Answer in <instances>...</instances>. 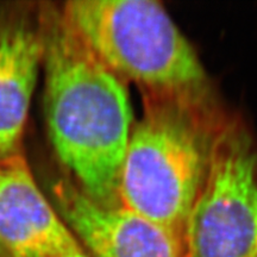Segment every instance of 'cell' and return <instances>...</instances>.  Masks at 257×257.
Returning a JSON list of instances; mask_svg holds the SVG:
<instances>
[{"label": "cell", "instance_id": "6", "mask_svg": "<svg viewBox=\"0 0 257 257\" xmlns=\"http://www.w3.org/2000/svg\"><path fill=\"white\" fill-rule=\"evenodd\" d=\"M0 243L10 257H62L83 250L19 153L0 160Z\"/></svg>", "mask_w": 257, "mask_h": 257}, {"label": "cell", "instance_id": "2", "mask_svg": "<svg viewBox=\"0 0 257 257\" xmlns=\"http://www.w3.org/2000/svg\"><path fill=\"white\" fill-rule=\"evenodd\" d=\"M223 121L210 92L143 93L142 117L134 124L121 163L119 206L184 239Z\"/></svg>", "mask_w": 257, "mask_h": 257}, {"label": "cell", "instance_id": "4", "mask_svg": "<svg viewBox=\"0 0 257 257\" xmlns=\"http://www.w3.org/2000/svg\"><path fill=\"white\" fill-rule=\"evenodd\" d=\"M184 242L188 257H257V152L236 121L219 127Z\"/></svg>", "mask_w": 257, "mask_h": 257}, {"label": "cell", "instance_id": "1", "mask_svg": "<svg viewBox=\"0 0 257 257\" xmlns=\"http://www.w3.org/2000/svg\"><path fill=\"white\" fill-rule=\"evenodd\" d=\"M49 137L78 187L117 206L121 163L134 126L126 82L74 30L62 9H41Z\"/></svg>", "mask_w": 257, "mask_h": 257}, {"label": "cell", "instance_id": "3", "mask_svg": "<svg viewBox=\"0 0 257 257\" xmlns=\"http://www.w3.org/2000/svg\"><path fill=\"white\" fill-rule=\"evenodd\" d=\"M62 12L94 55L142 93L210 92L197 51L159 2L72 0Z\"/></svg>", "mask_w": 257, "mask_h": 257}, {"label": "cell", "instance_id": "5", "mask_svg": "<svg viewBox=\"0 0 257 257\" xmlns=\"http://www.w3.org/2000/svg\"><path fill=\"white\" fill-rule=\"evenodd\" d=\"M53 192L60 216L91 257H188L184 239L119 205H102L68 181Z\"/></svg>", "mask_w": 257, "mask_h": 257}, {"label": "cell", "instance_id": "8", "mask_svg": "<svg viewBox=\"0 0 257 257\" xmlns=\"http://www.w3.org/2000/svg\"><path fill=\"white\" fill-rule=\"evenodd\" d=\"M62 257H91L88 255L87 252H86V250H80V251H76V252H73V253H69V255H64Z\"/></svg>", "mask_w": 257, "mask_h": 257}, {"label": "cell", "instance_id": "9", "mask_svg": "<svg viewBox=\"0 0 257 257\" xmlns=\"http://www.w3.org/2000/svg\"><path fill=\"white\" fill-rule=\"evenodd\" d=\"M0 257H10L8 251H6L4 246L2 245V243H0Z\"/></svg>", "mask_w": 257, "mask_h": 257}, {"label": "cell", "instance_id": "7", "mask_svg": "<svg viewBox=\"0 0 257 257\" xmlns=\"http://www.w3.org/2000/svg\"><path fill=\"white\" fill-rule=\"evenodd\" d=\"M43 57L41 9L0 6V160L19 153Z\"/></svg>", "mask_w": 257, "mask_h": 257}]
</instances>
